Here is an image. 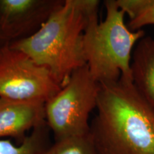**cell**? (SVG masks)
<instances>
[{"instance_id": "5", "label": "cell", "mask_w": 154, "mask_h": 154, "mask_svg": "<svg viewBox=\"0 0 154 154\" xmlns=\"http://www.w3.org/2000/svg\"><path fill=\"white\" fill-rule=\"evenodd\" d=\"M62 88L46 67L9 44L0 47V98L46 103Z\"/></svg>"}, {"instance_id": "1", "label": "cell", "mask_w": 154, "mask_h": 154, "mask_svg": "<svg viewBox=\"0 0 154 154\" xmlns=\"http://www.w3.org/2000/svg\"><path fill=\"white\" fill-rule=\"evenodd\" d=\"M90 134L99 154H154V109L132 82L100 84Z\"/></svg>"}, {"instance_id": "3", "label": "cell", "mask_w": 154, "mask_h": 154, "mask_svg": "<svg viewBox=\"0 0 154 154\" xmlns=\"http://www.w3.org/2000/svg\"><path fill=\"white\" fill-rule=\"evenodd\" d=\"M105 19L88 23L83 36L86 65L94 79L108 84L122 79L131 81L132 54L143 30L133 31L125 23V13L116 0L104 1Z\"/></svg>"}, {"instance_id": "9", "label": "cell", "mask_w": 154, "mask_h": 154, "mask_svg": "<svg viewBox=\"0 0 154 154\" xmlns=\"http://www.w3.org/2000/svg\"><path fill=\"white\" fill-rule=\"evenodd\" d=\"M47 122L32 130L19 146L9 140H0V154H44L49 144V132Z\"/></svg>"}, {"instance_id": "2", "label": "cell", "mask_w": 154, "mask_h": 154, "mask_svg": "<svg viewBox=\"0 0 154 154\" xmlns=\"http://www.w3.org/2000/svg\"><path fill=\"white\" fill-rule=\"evenodd\" d=\"M98 0H64L36 33L9 43L46 67L60 84L66 85L74 71L86 64L83 36L98 17Z\"/></svg>"}, {"instance_id": "12", "label": "cell", "mask_w": 154, "mask_h": 154, "mask_svg": "<svg viewBox=\"0 0 154 154\" xmlns=\"http://www.w3.org/2000/svg\"><path fill=\"white\" fill-rule=\"evenodd\" d=\"M7 44H9V43L8 42V41H7V38H6L5 35H4L2 30L1 29V26H0V47H3V46H5Z\"/></svg>"}, {"instance_id": "7", "label": "cell", "mask_w": 154, "mask_h": 154, "mask_svg": "<svg viewBox=\"0 0 154 154\" xmlns=\"http://www.w3.org/2000/svg\"><path fill=\"white\" fill-rule=\"evenodd\" d=\"M46 123L45 103L19 101L0 98V138L21 142L29 131Z\"/></svg>"}, {"instance_id": "10", "label": "cell", "mask_w": 154, "mask_h": 154, "mask_svg": "<svg viewBox=\"0 0 154 154\" xmlns=\"http://www.w3.org/2000/svg\"><path fill=\"white\" fill-rule=\"evenodd\" d=\"M116 3L128 16L127 25L131 30L154 25V0H116Z\"/></svg>"}, {"instance_id": "6", "label": "cell", "mask_w": 154, "mask_h": 154, "mask_svg": "<svg viewBox=\"0 0 154 154\" xmlns=\"http://www.w3.org/2000/svg\"><path fill=\"white\" fill-rule=\"evenodd\" d=\"M64 0H0V26L9 43L36 33Z\"/></svg>"}, {"instance_id": "11", "label": "cell", "mask_w": 154, "mask_h": 154, "mask_svg": "<svg viewBox=\"0 0 154 154\" xmlns=\"http://www.w3.org/2000/svg\"><path fill=\"white\" fill-rule=\"evenodd\" d=\"M44 154H99L91 134L69 137L57 140Z\"/></svg>"}, {"instance_id": "4", "label": "cell", "mask_w": 154, "mask_h": 154, "mask_svg": "<svg viewBox=\"0 0 154 154\" xmlns=\"http://www.w3.org/2000/svg\"><path fill=\"white\" fill-rule=\"evenodd\" d=\"M99 88L86 64L74 71L66 85L46 102V122L55 141L89 134L88 119L97 106Z\"/></svg>"}, {"instance_id": "8", "label": "cell", "mask_w": 154, "mask_h": 154, "mask_svg": "<svg viewBox=\"0 0 154 154\" xmlns=\"http://www.w3.org/2000/svg\"><path fill=\"white\" fill-rule=\"evenodd\" d=\"M131 81L134 88L154 109V38H140L132 54Z\"/></svg>"}]
</instances>
